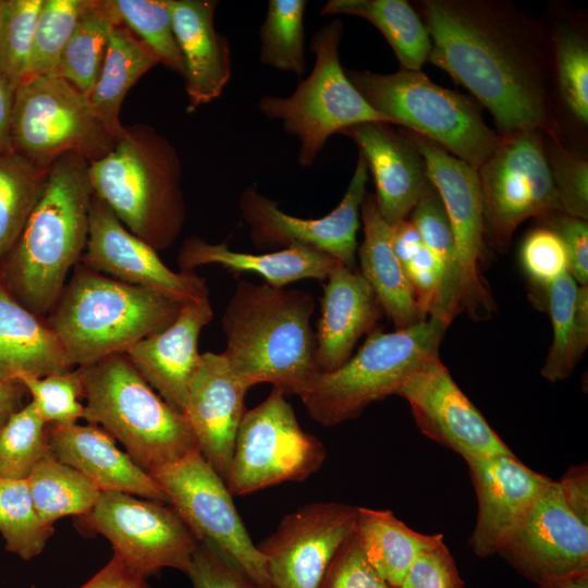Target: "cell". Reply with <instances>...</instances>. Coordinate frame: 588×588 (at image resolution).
<instances>
[{
    "instance_id": "obj_1",
    "label": "cell",
    "mask_w": 588,
    "mask_h": 588,
    "mask_svg": "<svg viewBox=\"0 0 588 588\" xmlns=\"http://www.w3.org/2000/svg\"><path fill=\"white\" fill-rule=\"evenodd\" d=\"M430 63L492 114L498 134L565 138L543 22L507 0H419Z\"/></svg>"
},
{
    "instance_id": "obj_2",
    "label": "cell",
    "mask_w": 588,
    "mask_h": 588,
    "mask_svg": "<svg viewBox=\"0 0 588 588\" xmlns=\"http://www.w3.org/2000/svg\"><path fill=\"white\" fill-rule=\"evenodd\" d=\"M314 310L306 291L240 281L222 317L235 375L248 388L266 382L299 395L318 372Z\"/></svg>"
},
{
    "instance_id": "obj_3",
    "label": "cell",
    "mask_w": 588,
    "mask_h": 588,
    "mask_svg": "<svg viewBox=\"0 0 588 588\" xmlns=\"http://www.w3.org/2000/svg\"><path fill=\"white\" fill-rule=\"evenodd\" d=\"M88 167L89 162L75 152L53 161L15 242L10 280L24 306L35 315L54 307L70 269L85 250L94 196Z\"/></svg>"
},
{
    "instance_id": "obj_4",
    "label": "cell",
    "mask_w": 588,
    "mask_h": 588,
    "mask_svg": "<svg viewBox=\"0 0 588 588\" xmlns=\"http://www.w3.org/2000/svg\"><path fill=\"white\" fill-rule=\"evenodd\" d=\"M88 177L94 194L155 250L176 240L186 215L181 160L154 127L124 126L113 149L89 163Z\"/></svg>"
},
{
    "instance_id": "obj_5",
    "label": "cell",
    "mask_w": 588,
    "mask_h": 588,
    "mask_svg": "<svg viewBox=\"0 0 588 588\" xmlns=\"http://www.w3.org/2000/svg\"><path fill=\"white\" fill-rule=\"evenodd\" d=\"M182 305L145 287L86 268L64 286L49 326L71 366L84 367L125 353L144 338L163 330Z\"/></svg>"
},
{
    "instance_id": "obj_6",
    "label": "cell",
    "mask_w": 588,
    "mask_h": 588,
    "mask_svg": "<svg viewBox=\"0 0 588 588\" xmlns=\"http://www.w3.org/2000/svg\"><path fill=\"white\" fill-rule=\"evenodd\" d=\"M77 372L86 401L83 418L119 440L147 473L198 450L184 415L155 392L124 353Z\"/></svg>"
},
{
    "instance_id": "obj_7",
    "label": "cell",
    "mask_w": 588,
    "mask_h": 588,
    "mask_svg": "<svg viewBox=\"0 0 588 588\" xmlns=\"http://www.w3.org/2000/svg\"><path fill=\"white\" fill-rule=\"evenodd\" d=\"M450 324L429 316L393 332L373 330L341 367L318 371L298 395L309 416L324 427L357 418L371 403L396 393L429 360Z\"/></svg>"
},
{
    "instance_id": "obj_8",
    "label": "cell",
    "mask_w": 588,
    "mask_h": 588,
    "mask_svg": "<svg viewBox=\"0 0 588 588\" xmlns=\"http://www.w3.org/2000/svg\"><path fill=\"white\" fill-rule=\"evenodd\" d=\"M345 73L385 122L434 142L476 169L502 139L483 121L477 101L433 83L421 71Z\"/></svg>"
},
{
    "instance_id": "obj_9",
    "label": "cell",
    "mask_w": 588,
    "mask_h": 588,
    "mask_svg": "<svg viewBox=\"0 0 588 588\" xmlns=\"http://www.w3.org/2000/svg\"><path fill=\"white\" fill-rule=\"evenodd\" d=\"M343 24L333 20L315 32L310 48L316 61L311 73L289 97L265 95L258 110L298 138V163L314 164L328 138L336 132L363 123L385 122L348 79L340 61ZM388 123V122H387Z\"/></svg>"
},
{
    "instance_id": "obj_10",
    "label": "cell",
    "mask_w": 588,
    "mask_h": 588,
    "mask_svg": "<svg viewBox=\"0 0 588 588\" xmlns=\"http://www.w3.org/2000/svg\"><path fill=\"white\" fill-rule=\"evenodd\" d=\"M95 112L87 95L51 75H30L15 88L11 143L15 152L48 169L75 152L89 163L109 154L118 142Z\"/></svg>"
},
{
    "instance_id": "obj_11",
    "label": "cell",
    "mask_w": 588,
    "mask_h": 588,
    "mask_svg": "<svg viewBox=\"0 0 588 588\" xmlns=\"http://www.w3.org/2000/svg\"><path fill=\"white\" fill-rule=\"evenodd\" d=\"M327 456L321 441L299 426L285 394L273 389L246 411L235 439L225 483L232 495H246L286 481H303Z\"/></svg>"
},
{
    "instance_id": "obj_12",
    "label": "cell",
    "mask_w": 588,
    "mask_h": 588,
    "mask_svg": "<svg viewBox=\"0 0 588 588\" xmlns=\"http://www.w3.org/2000/svg\"><path fill=\"white\" fill-rule=\"evenodd\" d=\"M477 173L483 236L500 253L509 250L516 229L524 221L560 212L540 131L502 136Z\"/></svg>"
},
{
    "instance_id": "obj_13",
    "label": "cell",
    "mask_w": 588,
    "mask_h": 588,
    "mask_svg": "<svg viewBox=\"0 0 588 588\" xmlns=\"http://www.w3.org/2000/svg\"><path fill=\"white\" fill-rule=\"evenodd\" d=\"M197 541L232 558L260 588H271L264 554L253 542L223 478L194 450L150 474Z\"/></svg>"
},
{
    "instance_id": "obj_14",
    "label": "cell",
    "mask_w": 588,
    "mask_h": 588,
    "mask_svg": "<svg viewBox=\"0 0 588 588\" xmlns=\"http://www.w3.org/2000/svg\"><path fill=\"white\" fill-rule=\"evenodd\" d=\"M84 523L106 537L131 569L147 577L170 567L186 573L197 540L168 503L100 492Z\"/></svg>"
},
{
    "instance_id": "obj_15",
    "label": "cell",
    "mask_w": 588,
    "mask_h": 588,
    "mask_svg": "<svg viewBox=\"0 0 588 588\" xmlns=\"http://www.w3.org/2000/svg\"><path fill=\"white\" fill-rule=\"evenodd\" d=\"M404 131L425 158L429 180L443 203L453 230L460 313L466 311L474 320L488 319L495 304L479 271L483 218L477 169L434 142L407 128Z\"/></svg>"
},
{
    "instance_id": "obj_16",
    "label": "cell",
    "mask_w": 588,
    "mask_h": 588,
    "mask_svg": "<svg viewBox=\"0 0 588 588\" xmlns=\"http://www.w3.org/2000/svg\"><path fill=\"white\" fill-rule=\"evenodd\" d=\"M368 181V167L359 154L357 163L339 205L317 219H303L282 211L278 204L254 186L240 197L242 218L257 246L289 247L305 245L326 253L355 270L360 208Z\"/></svg>"
},
{
    "instance_id": "obj_17",
    "label": "cell",
    "mask_w": 588,
    "mask_h": 588,
    "mask_svg": "<svg viewBox=\"0 0 588 588\" xmlns=\"http://www.w3.org/2000/svg\"><path fill=\"white\" fill-rule=\"evenodd\" d=\"M358 506L315 502L286 514L258 548L271 588H318L331 561L355 532Z\"/></svg>"
},
{
    "instance_id": "obj_18",
    "label": "cell",
    "mask_w": 588,
    "mask_h": 588,
    "mask_svg": "<svg viewBox=\"0 0 588 588\" xmlns=\"http://www.w3.org/2000/svg\"><path fill=\"white\" fill-rule=\"evenodd\" d=\"M395 395L407 401L417 428L426 437L465 461L514 454L460 389L439 356L413 372Z\"/></svg>"
},
{
    "instance_id": "obj_19",
    "label": "cell",
    "mask_w": 588,
    "mask_h": 588,
    "mask_svg": "<svg viewBox=\"0 0 588 588\" xmlns=\"http://www.w3.org/2000/svg\"><path fill=\"white\" fill-rule=\"evenodd\" d=\"M84 265L112 279L157 292L181 305L209 298L205 279L194 271L171 270L147 243L130 232L95 194Z\"/></svg>"
},
{
    "instance_id": "obj_20",
    "label": "cell",
    "mask_w": 588,
    "mask_h": 588,
    "mask_svg": "<svg viewBox=\"0 0 588 588\" xmlns=\"http://www.w3.org/2000/svg\"><path fill=\"white\" fill-rule=\"evenodd\" d=\"M497 554L536 584L588 569V526L568 509L552 480Z\"/></svg>"
},
{
    "instance_id": "obj_21",
    "label": "cell",
    "mask_w": 588,
    "mask_h": 588,
    "mask_svg": "<svg viewBox=\"0 0 588 588\" xmlns=\"http://www.w3.org/2000/svg\"><path fill=\"white\" fill-rule=\"evenodd\" d=\"M477 497V519L468 544L479 558L495 554L553 480L515 454L466 461Z\"/></svg>"
},
{
    "instance_id": "obj_22",
    "label": "cell",
    "mask_w": 588,
    "mask_h": 588,
    "mask_svg": "<svg viewBox=\"0 0 588 588\" xmlns=\"http://www.w3.org/2000/svg\"><path fill=\"white\" fill-rule=\"evenodd\" d=\"M249 388L235 375L224 353L200 354L189 382L183 415L200 454L225 481Z\"/></svg>"
},
{
    "instance_id": "obj_23",
    "label": "cell",
    "mask_w": 588,
    "mask_h": 588,
    "mask_svg": "<svg viewBox=\"0 0 588 588\" xmlns=\"http://www.w3.org/2000/svg\"><path fill=\"white\" fill-rule=\"evenodd\" d=\"M387 122H363L340 133L352 138L376 185L380 215L390 225L408 219L430 184L427 164L404 128Z\"/></svg>"
},
{
    "instance_id": "obj_24",
    "label": "cell",
    "mask_w": 588,
    "mask_h": 588,
    "mask_svg": "<svg viewBox=\"0 0 588 588\" xmlns=\"http://www.w3.org/2000/svg\"><path fill=\"white\" fill-rule=\"evenodd\" d=\"M211 319L209 298L184 304L170 326L144 338L124 353L148 384L182 414L200 359L199 334Z\"/></svg>"
},
{
    "instance_id": "obj_25",
    "label": "cell",
    "mask_w": 588,
    "mask_h": 588,
    "mask_svg": "<svg viewBox=\"0 0 588 588\" xmlns=\"http://www.w3.org/2000/svg\"><path fill=\"white\" fill-rule=\"evenodd\" d=\"M52 455L87 478L100 492H122L168 503L155 478L121 451L96 425H56L47 428Z\"/></svg>"
},
{
    "instance_id": "obj_26",
    "label": "cell",
    "mask_w": 588,
    "mask_h": 588,
    "mask_svg": "<svg viewBox=\"0 0 588 588\" xmlns=\"http://www.w3.org/2000/svg\"><path fill=\"white\" fill-rule=\"evenodd\" d=\"M184 62L187 112L217 99L232 72L228 38L215 28L216 0H168Z\"/></svg>"
},
{
    "instance_id": "obj_27",
    "label": "cell",
    "mask_w": 588,
    "mask_h": 588,
    "mask_svg": "<svg viewBox=\"0 0 588 588\" xmlns=\"http://www.w3.org/2000/svg\"><path fill=\"white\" fill-rule=\"evenodd\" d=\"M323 287L316 333V366L320 372L341 367L358 339L373 331L381 306L360 271L338 262Z\"/></svg>"
},
{
    "instance_id": "obj_28",
    "label": "cell",
    "mask_w": 588,
    "mask_h": 588,
    "mask_svg": "<svg viewBox=\"0 0 588 588\" xmlns=\"http://www.w3.org/2000/svg\"><path fill=\"white\" fill-rule=\"evenodd\" d=\"M182 271L203 265L218 264L232 271H250L261 275L273 287H285L303 279L326 280L338 265L330 255L305 245H291L281 250L248 254L232 250L225 242L210 244L193 236L184 241L177 255Z\"/></svg>"
},
{
    "instance_id": "obj_29",
    "label": "cell",
    "mask_w": 588,
    "mask_h": 588,
    "mask_svg": "<svg viewBox=\"0 0 588 588\" xmlns=\"http://www.w3.org/2000/svg\"><path fill=\"white\" fill-rule=\"evenodd\" d=\"M364 240L358 248L360 273L375 292L396 330L421 321L413 289L396 257L391 226L384 221L375 195L366 193L360 208Z\"/></svg>"
},
{
    "instance_id": "obj_30",
    "label": "cell",
    "mask_w": 588,
    "mask_h": 588,
    "mask_svg": "<svg viewBox=\"0 0 588 588\" xmlns=\"http://www.w3.org/2000/svg\"><path fill=\"white\" fill-rule=\"evenodd\" d=\"M70 367L52 328L0 284V380L17 382L21 376L45 377Z\"/></svg>"
},
{
    "instance_id": "obj_31",
    "label": "cell",
    "mask_w": 588,
    "mask_h": 588,
    "mask_svg": "<svg viewBox=\"0 0 588 588\" xmlns=\"http://www.w3.org/2000/svg\"><path fill=\"white\" fill-rule=\"evenodd\" d=\"M551 47L553 78L561 120L588 126V36L584 15L560 3L543 21ZM565 118V119H566Z\"/></svg>"
},
{
    "instance_id": "obj_32",
    "label": "cell",
    "mask_w": 588,
    "mask_h": 588,
    "mask_svg": "<svg viewBox=\"0 0 588 588\" xmlns=\"http://www.w3.org/2000/svg\"><path fill=\"white\" fill-rule=\"evenodd\" d=\"M356 536L368 563L394 588L421 553L444 541L442 534L409 528L390 510L364 506H358Z\"/></svg>"
},
{
    "instance_id": "obj_33",
    "label": "cell",
    "mask_w": 588,
    "mask_h": 588,
    "mask_svg": "<svg viewBox=\"0 0 588 588\" xmlns=\"http://www.w3.org/2000/svg\"><path fill=\"white\" fill-rule=\"evenodd\" d=\"M160 63L157 54L123 24L109 37L97 82L88 95L89 101L111 133L120 138L124 126L120 109L133 85Z\"/></svg>"
},
{
    "instance_id": "obj_34",
    "label": "cell",
    "mask_w": 588,
    "mask_h": 588,
    "mask_svg": "<svg viewBox=\"0 0 588 588\" xmlns=\"http://www.w3.org/2000/svg\"><path fill=\"white\" fill-rule=\"evenodd\" d=\"M541 291L553 340L540 372L556 382L571 376L588 346V285H579L567 272Z\"/></svg>"
},
{
    "instance_id": "obj_35",
    "label": "cell",
    "mask_w": 588,
    "mask_h": 588,
    "mask_svg": "<svg viewBox=\"0 0 588 588\" xmlns=\"http://www.w3.org/2000/svg\"><path fill=\"white\" fill-rule=\"evenodd\" d=\"M321 15H351L372 24L394 51L401 68L420 71L431 39L413 4L405 0H329Z\"/></svg>"
},
{
    "instance_id": "obj_36",
    "label": "cell",
    "mask_w": 588,
    "mask_h": 588,
    "mask_svg": "<svg viewBox=\"0 0 588 588\" xmlns=\"http://www.w3.org/2000/svg\"><path fill=\"white\" fill-rule=\"evenodd\" d=\"M122 24L111 0H85L74 32L51 75L85 95L94 88L112 29Z\"/></svg>"
},
{
    "instance_id": "obj_37",
    "label": "cell",
    "mask_w": 588,
    "mask_h": 588,
    "mask_svg": "<svg viewBox=\"0 0 588 588\" xmlns=\"http://www.w3.org/2000/svg\"><path fill=\"white\" fill-rule=\"evenodd\" d=\"M40 519L49 526L69 515H84L96 504L100 491L81 473L57 460L51 451L27 477Z\"/></svg>"
},
{
    "instance_id": "obj_38",
    "label": "cell",
    "mask_w": 588,
    "mask_h": 588,
    "mask_svg": "<svg viewBox=\"0 0 588 588\" xmlns=\"http://www.w3.org/2000/svg\"><path fill=\"white\" fill-rule=\"evenodd\" d=\"M409 221L443 269L441 287L429 316L450 324L460 313L455 238L443 203L431 182L411 212Z\"/></svg>"
},
{
    "instance_id": "obj_39",
    "label": "cell",
    "mask_w": 588,
    "mask_h": 588,
    "mask_svg": "<svg viewBox=\"0 0 588 588\" xmlns=\"http://www.w3.org/2000/svg\"><path fill=\"white\" fill-rule=\"evenodd\" d=\"M49 168L14 150L0 152V259L17 241L42 193Z\"/></svg>"
},
{
    "instance_id": "obj_40",
    "label": "cell",
    "mask_w": 588,
    "mask_h": 588,
    "mask_svg": "<svg viewBox=\"0 0 588 588\" xmlns=\"http://www.w3.org/2000/svg\"><path fill=\"white\" fill-rule=\"evenodd\" d=\"M305 0H270L259 29L262 64L301 77L306 71Z\"/></svg>"
},
{
    "instance_id": "obj_41",
    "label": "cell",
    "mask_w": 588,
    "mask_h": 588,
    "mask_svg": "<svg viewBox=\"0 0 588 588\" xmlns=\"http://www.w3.org/2000/svg\"><path fill=\"white\" fill-rule=\"evenodd\" d=\"M0 532L5 549L23 560L40 554L53 532L38 516L26 479L0 478Z\"/></svg>"
},
{
    "instance_id": "obj_42",
    "label": "cell",
    "mask_w": 588,
    "mask_h": 588,
    "mask_svg": "<svg viewBox=\"0 0 588 588\" xmlns=\"http://www.w3.org/2000/svg\"><path fill=\"white\" fill-rule=\"evenodd\" d=\"M48 453L46 421L30 402L15 411L0 428V478L27 479Z\"/></svg>"
},
{
    "instance_id": "obj_43",
    "label": "cell",
    "mask_w": 588,
    "mask_h": 588,
    "mask_svg": "<svg viewBox=\"0 0 588 588\" xmlns=\"http://www.w3.org/2000/svg\"><path fill=\"white\" fill-rule=\"evenodd\" d=\"M121 21L137 35L169 70L184 77L168 0H111Z\"/></svg>"
},
{
    "instance_id": "obj_44",
    "label": "cell",
    "mask_w": 588,
    "mask_h": 588,
    "mask_svg": "<svg viewBox=\"0 0 588 588\" xmlns=\"http://www.w3.org/2000/svg\"><path fill=\"white\" fill-rule=\"evenodd\" d=\"M391 237L394 253L413 289L419 315L425 320L429 317L441 287L442 266L424 244L409 219L392 225Z\"/></svg>"
},
{
    "instance_id": "obj_45",
    "label": "cell",
    "mask_w": 588,
    "mask_h": 588,
    "mask_svg": "<svg viewBox=\"0 0 588 588\" xmlns=\"http://www.w3.org/2000/svg\"><path fill=\"white\" fill-rule=\"evenodd\" d=\"M543 148L558 196L560 212L588 219V160L565 138L542 134Z\"/></svg>"
},
{
    "instance_id": "obj_46",
    "label": "cell",
    "mask_w": 588,
    "mask_h": 588,
    "mask_svg": "<svg viewBox=\"0 0 588 588\" xmlns=\"http://www.w3.org/2000/svg\"><path fill=\"white\" fill-rule=\"evenodd\" d=\"M85 0H42L36 24L30 75L52 74L70 40Z\"/></svg>"
},
{
    "instance_id": "obj_47",
    "label": "cell",
    "mask_w": 588,
    "mask_h": 588,
    "mask_svg": "<svg viewBox=\"0 0 588 588\" xmlns=\"http://www.w3.org/2000/svg\"><path fill=\"white\" fill-rule=\"evenodd\" d=\"M41 4L42 0H9L0 27V70L15 86L29 76Z\"/></svg>"
},
{
    "instance_id": "obj_48",
    "label": "cell",
    "mask_w": 588,
    "mask_h": 588,
    "mask_svg": "<svg viewBox=\"0 0 588 588\" xmlns=\"http://www.w3.org/2000/svg\"><path fill=\"white\" fill-rule=\"evenodd\" d=\"M17 382L32 394V402L37 407L46 424H76L84 415L82 384L77 372L64 370L45 377L21 376Z\"/></svg>"
},
{
    "instance_id": "obj_49",
    "label": "cell",
    "mask_w": 588,
    "mask_h": 588,
    "mask_svg": "<svg viewBox=\"0 0 588 588\" xmlns=\"http://www.w3.org/2000/svg\"><path fill=\"white\" fill-rule=\"evenodd\" d=\"M519 255L524 271L539 290L568 272L564 242L555 231L544 225L526 235Z\"/></svg>"
},
{
    "instance_id": "obj_50",
    "label": "cell",
    "mask_w": 588,
    "mask_h": 588,
    "mask_svg": "<svg viewBox=\"0 0 588 588\" xmlns=\"http://www.w3.org/2000/svg\"><path fill=\"white\" fill-rule=\"evenodd\" d=\"M185 574L194 588H260L232 558L208 542L197 541Z\"/></svg>"
},
{
    "instance_id": "obj_51",
    "label": "cell",
    "mask_w": 588,
    "mask_h": 588,
    "mask_svg": "<svg viewBox=\"0 0 588 588\" xmlns=\"http://www.w3.org/2000/svg\"><path fill=\"white\" fill-rule=\"evenodd\" d=\"M318 588H394L368 563L355 532L331 561Z\"/></svg>"
},
{
    "instance_id": "obj_52",
    "label": "cell",
    "mask_w": 588,
    "mask_h": 588,
    "mask_svg": "<svg viewBox=\"0 0 588 588\" xmlns=\"http://www.w3.org/2000/svg\"><path fill=\"white\" fill-rule=\"evenodd\" d=\"M464 580L444 543L425 551L409 566L399 588H463Z\"/></svg>"
},
{
    "instance_id": "obj_53",
    "label": "cell",
    "mask_w": 588,
    "mask_h": 588,
    "mask_svg": "<svg viewBox=\"0 0 588 588\" xmlns=\"http://www.w3.org/2000/svg\"><path fill=\"white\" fill-rule=\"evenodd\" d=\"M542 225L555 231L568 255V273L579 285H588V223L586 220L554 212L539 218Z\"/></svg>"
},
{
    "instance_id": "obj_54",
    "label": "cell",
    "mask_w": 588,
    "mask_h": 588,
    "mask_svg": "<svg viewBox=\"0 0 588 588\" xmlns=\"http://www.w3.org/2000/svg\"><path fill=\"white\" fill-rule=\"evenodd\" d=\"M558 483L568 509L581 523L588 526L587 463L568 467Z\"/></svg>"
},
{
    "instance_id": "obj_55",
    "label": "cell",
    "mask_w": 588,
    "mask_h": 588,
    "mask_svg": "<svg viewBox=\"0 0 588 588\" xmlns=\"http://www.w3.org/2000/svg\"><path fill=\"white\" fill-rule=\"evenodd\" d=\"M79 588H151L146 577L131 569L118 555Z\"/></svg>"
},
{
    "instance_id": "obj_56",
    "label": "cell",
    "mask_w": 588,
    "mask_h": 588,
    "mask_svg": "<svg viewBox=\"0 0 588 588\" xmlns=\"http://www.w3.org/2000/svg\"><path fill=\"white\" fill-rule=\"evenodd\" d=\"M16 86L0 70V152L13 150L11 122Z\"/></svg>"
},
{
    "instance_id": "obj_57",
    "label": "cell",
    "mask_w": 588,
    "mask_h": 588,
    "mask_svg": "<svg viewBox=\"0 0 588 588\" xmlns=\"http://www.w3.org/2000/svg\"><path fill=\"white\" fill-rule=\"evenodd\" d=\"M538 588H588V569L542 578Z\"/></svg>"
},
{
    "instance_id": "obj_58",
    "label": "cell",
    "mask_w": 588,
    "mask_h": 588,
    "mask_svg": "<svg viewBox=\"0 0 588 588\" xmlns=\"http://www.w3.org/2000/svg\"><path fill=\"white\" fill-rule=\"evenodd\" d=\"M19 382H4L0 380V428L15 412L19 404Z\"/></svg>"
},
{
    "instance_id": "obj_59",
    "label": "cell",
    "mask_w": 588,
    "mask_h": 588,
    "mask_svg": "<svg viewBox=\"0 0 588 588\" xmlns=\"http://www.w3.org/2000/svg\"><path fill=\"white\" fill-rule=\"evenodd\" d=\"M9 0H0V27L7 14Z\"/></svg>"
}]
</instances>
